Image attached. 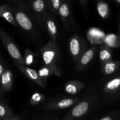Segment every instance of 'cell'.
I'll use <instances>...</instances> for the list:
<instances>
[{"label":"cell","mask_w":120,"mask_h":120,"mask_svg":"<svg viewBox=\"0 0 120 120\" xmlns=\"http://www.w3.org/2000/svg\"><path fill=\"white\" fill-rule=\"evenodd\" d=\"M70 53L75 63H77L82 55L86 51V43L79 35H73L69 41Z\"/></svg>","instance_id":"cell-5"},{"label":"cell","mask_w":120,"mask_h":120,"mask_svg":"<svg viewBox=\"0 0 120 120\" xmlns=\"http://www.w3.org/2000/svg\"><path fill=\"white\" fill-rule=\"evenodd\" d=\"M0 39L8 53L18 65H25L24 58L10 35L0 28Z\"/></svg>","instance_id":"cell-4"},{"label":"cell","mask_w":120,"mask_h":120,"mask_svg":"<svg viewBox=\"0 0 120 120\" xmlns=\"http://www.w3.org/2000/svg\"><path fill=\"white\" fill-rule=\"evenodd\" d=\"M0 17L15 27H18L14 16L12 7L6 4H0Z\"/></svg>","instance_id":"cell-13"},{"label":"cell","mask_w":120,"mask_h":120,"mask_svg":"<svg viewBox=\"0 0 120 120\" xmlns=\"http://www.w3.org/2000/svg\"><path fill=\"white\" fill-rule=\"evenodd\" d=\"M115 1H116L117 2H118V3L120 4V0H115Z\"/></svg>","instance_id":"cell-32"},{"label":"cell","mask_w":120,"mask_h":120,"mask_svg":"<svg viewBox=\"0 0 120 120\" xmlns=\"http://www.w3.org/2000/svg\"><path fill=\"white\" fill-rule=\"evenodd\" d=\"M38 54L34 53L29 48H26L25 50L24 58L25 66H30L34 64L38 57Z\"/></svg>","instance_id":"cell-22"},{"label":"cell","mask_w":120,"mask_h":120,"mask_svg":"<svg viewBox=\"0 0 120 120\" xmlns=\"http://www.w3.org/2000/svg\"><path fill=\"white\" fill-rule=\"evenodd\" d=\"M14 16L18 25L24 32L33 35L35 32V25L30 18L29 7L23 2L19 1L15 7H12Z\"/></svg>","instance_id":"cell-2"},{"label":"cell","mask_w":120,"mask_h":120,"mask_svg":"<svg viewBox=\"0 0 120 120\" xmlns=\"http://www.w3.org/2000/svg\"><path fill=\"white\" fill-rule=\"evenodd\" d=\"M99 94L95 88L87 93L84 98L60 120H81L92 112L97 106Z\"/></svg>","instance_id":"cell-1"},{"label":"cell","mask_w":120,"mask_h":120,"mask_svg":"<svg viewBox=\"0 0 120 120\" xmlns=\"http://www.w3.org/2000/svg\"><path fill=\"white\" fill-rule=\"evenodd\" d=\"M0 60H1V53H0Z\"/></svg>","instance_id":"cell-34"},{"label":"cell","mask_w":120,"mask_h":120,"mask_svg":"<svg viewBox=\"0 0 120 120\" xmlns=\"http://www.w3.org/2000/svg\"><path fill=\"white\" fill-rule=\"evenodd\" d=\"M118 34H120V27H119V30H118Z\"/></svg>","instance_id":"cell-33"},{"label":"cell","mask_w":120,"mask_h":120,"mask_svg":"<svg viewBox=\"0 0 120 120\" xmlns=\"http://www.w3.org/2000/svg\"><path fill=\"white\" fill-rule=\"evenodd\" d=\"M40 79L46 85L47 79L51 75H55L58 77L61 76V70L60 68H54L44 65L38 70Z\"/></svg>","instance_id":"cell-15"},{"label":"cell","mask_w":120,"mask_h":120,"mask_svg":"<svg viewBox=\"0 0 120 120\" xmlns=\"http://www.w3.org/2000/svg\"><path fill=\"white\" fill-rule=\"evenodd\" d=\"M45 99V97L43 94L39 92H35L30 97L29 100V104L31 105H38L44 101Z\"/></svg>","instance_id":"cell-23"},{"label":"cell","mask_w":120,"mask_h":120,"mask_svg":"<svg viewBox=\"0 0 120 120\" xmlns=\"http://www.w3.org/2000/svg\"><path fill=\"white\" fill-rule=\"evenodd\" d=\"M42 120H59L57 118H53V117H51V118H47L46 119H42Z\"/></svg>","instance_id":"cell-30"},{"label":"cell","mask_w":120,"mask_h":120,"mask_svg":"<svg viewBox=\"0 0 120 120\" xmlns=\"http://www.w3.org/2000/svg\"><path fill=\"white\" fill-rule=\"evenodd\" d=\"M84 87V84L79 80H74L68 82L65 84L64 90L65 92L70 95H75L80 92Z\"/></svg>","instance_id":"cell-16"},{"label":"cell","mask_w":120,"mask_h":120,"mask_svg":"<svg viewBox=\"0 0 120 120\" xmlns=\"http://www.w3.org/2000/svg\"><path fill=\"white\" fill-rule=\"evenodd\" d=\"M97 50V48L96 46H94L87 49L82 55L77 63H76V69L78 71H82L87 68L94 57Z\"/></svg>","instance_id":"cell-11"},{"label":"cell","mask_w":120,"mask_h":120,"mask_svg":"<svg viewBox=\"0 0 120 120\" xmlns=\"http://www.w3.org/2000/svg\"><path fill=\"white\" fill-rule=\"evenodd\" d=\"M119 37L115 35H109L104 37V41L105 42V44L109 46V47H117L120 45Z\"/></svg>","instance_id":"cell-24"},{"label":"cell","mask_w":120,"mask_h":120,"mask_svg":"<svg viewBox=\"0 0 120 120\" xmlns=\"http://www.w3.org/2000/svg\"><path fill=\"white\" fill-rule=\"evenodd\" d=\"M18 68L22 73L24 74L28 79L31 80L35 84L42 88L45 87L46 85L41 80L38 72L36 70L25 65H18Z\"/></svg>","instance_id":"cell-12"},{"label":"cell","mask_w":120,"mask_h":120,"mask_svg":"<svg viewBox=\"0 0 120 120\" xmlns=\"http://www.w3.org/2000/svg\"><path fill=\"white\" fill-rule=\"evenodd\" d=\"M102 93L106 100H112L118 96L120 93V76L107 81L103 87Z\"/></svg>","instance_id":"cell-8"},{"label":"cell","mask_w":120,"mask_h":120,"mask_svg":"<svg viewBox=\"0 0 120 120\" xmlns=\"http://www.w3.org/2000/svg\"><path fill=\"white\" fill-rule=\"evenodd\" d=\"M29 7L34 19L41 26L44 27L45 16L48 12L46 0H29Z\"/></svg>","instance_id":"cell-6"},{"label":"cell","mask_w":120,"mask_h":120,"mask_svg":"<svg viewBox=\"0 0 120 120\" xmlns=\"http://www.w3.org/2000/svg\"><path fill=\"white\" fill-rule=\"evenodd\" d=\"M82 98L77 97H65L60 99H54L44 104L43 109L45 110H56L70 108L80 101Z\"/></svg>","instance_id":"cell-7"},{"label":"cell","mask_w":120,"mask_h":120,"mask_svg":"<svg viewBox=\"0 0 120 120\" xmlns=\"http://www.w3.org/2000/svg\"><path fill=\"white\" fill-rule=\"evenodd\" d=\"M2 89H1V86H0V97L2 96Z\"/></svg>","instance_id":"cell-31"},{"label":"cell","mask_w":120,"mask_h":120,"mask_svg":"<svg viewBox=\"0 0 120 120\" xmlns=\"http://www.w3.org/2000/svg\"><path fill=\"white\" fill-rule=\"evenodd\" d=\"M59 15L64 28L67 30H70L73 24L72 11L70 1L63 0L59 11Z\"/></svg>","instance_id":"cell-9"},{"label":"cell","mask_w":120,"mask_h":120,"mask_svg":"<svg viewBox=\"0 0 120 120\" xmlns=\"http://www.w3.org/2000/svg\"><path fill=\"white\" fill-rule=\"evenodd\" d=\"M5 69V68L4 67L3 65H2V63H1V60H0V77H1V76H2V75L3 74Z\"/></svg>","instance_id":"cell-27"},{"label":"cell","mask_w":120,"mask_h":120,"mask_svg":"<svg viewBox=\"0 0 120 120\" xmlns=\"http://www.w3.org/2000/svg\"><path fill=\"white\" fill-rule=\"evenodd\" d=\"M44 65L54 68H59L60 52L57 43L50 41L40 49Z\"/></svg>","instance_id":"cell-3"},{"label":"cell","mask_w":120,"mask_h":120,"mask_svg":"<svg viewBox=\"0 0 120 120\" xmlns=\"http://www.w3.org/2000/svg\"><path fill=\"white\" fill-rule=\"evenodd\" d=\"M3 120H20V118L18 116H14V117H10V118H7V119H5Z\"/></svg>","instance_id":"cell-28"},{"label":"cell","mask_w":120,"mask_h":120,"mask_svg":"<svg viewBox=\"0 0 120 120\" xmlns=\"http://www.w3.org/2000/svg\"><path fill=\"white\" fill-rule=\"evenodd\" d=\"M120 63L118 61L110 60L101 65V72L105 75H110L114 73L118 69Z\"/></svg>","instance_id":"cell-18"},{"label":"cell","mask_w":120,"mask_h":120,"mask_svg":"<svg viewBox=\"0 0 120 120\" xmlns=\"http://www.w3.org/2000/svg\"><path fill=\"white\" fill-rule=\"evenodd\" d=\"M99 56L101 64H104L106 62L112 60V54L110 47L106 44L101 45L99 49Z\"/></svg>","instance_id":"cell-17"},{"label":"cell","mask_w":120,"mask_h":120,"mask_svg":"<svg viewBox=\"0 0 120 120\" xmlns=\"http://www.w3.org/2000/svg\"><path fill=\"white\" fill-rule=\"evenodd\" d=\"M43 26L49 34L52 42L57 43L58 31L54 18L50 13L48 12L45 16Z\"/></svg>","instance_id":"cell-10"},{"label":"cell","mask_w":120,"mask_h":120,"mask_svg":"<svg viewBox=\"0 0 120 120\" xmlns=\"http://www.w3.org/2000/svg\"><path fill=\"white\" fill-rule=\"evenodd\" d=\"M97 10L98 14L102 18L107 19L110 15V8L107 2L103 0L97 1Z\"/></svg>","instance_id":"cell-19"},{"label":"cell","mask_w":120,"mask_h":120,"mask_svg":"<svg viewBox=\"0 0 120 120\" xmlns=\"http://www.w3.org/2000/svg\"><path fill=\"white\" fill-rule=\"evenodd\" d=\"M98 120H116V116L112 114L107 115L102 117Z\"/></svg>","instance_id":"cell-25"},{"label":"cell","mask_w":120,"mask_h":120,"mask_svg":"<svg viewBox=\"0 0 120 120\" xmlns=\"http://www.w3.org/2000/svg\"><path fill=\"white\" fill-rule=\"evenodd\" d=\"M8 1H11V2H13V3L15 4H18L19 2V0H8Z\"/></svg>","instance_id":"cell-29"},{"label":"cell","mask_w":120,"mask_h":120,"mask_svg":"<svg viewBox=\"0 0 120 120\" xmlns=\"http://www.w3.org/2000/svg\"><path fill=\"white\" fill-rule=\"evenodd\" d=\"M13 75L9 69H5L3 74L0 77V86L2 89V93L8 92L12 88Z\"/></svg>","instance_id":"cell-14"},{"label":"cell","mask_w":120,"mask_h":120,"mask_svg":"<svg viewBox=\"0 0 120 120\" xmlns=\"http://www.w3.org/2000/svg\"><path fill=\"white\" fill-rule=\"evenodd\" d=\"M63 0H46L48 9L52 14L59 15V11Z\"/></svg>","instance_id":"cell-21"},{"label":"cell","mask_w":120,"mask_h":120,"mask_svg":"<svg viewBox=\"0 0 120 120\" xmlns=\"http://www.w3.org/2000/svg\"><path fill=\"white\" fill-rule=\"evenodd\" d=\"M69 1H71V0H69Z\"/></svg>","instance_id":"cell-35"},{"label":"cell","mask_w":120,"mask_h":120,"mask_svg":"<svg viewBox=\"0 0 120 120\" xmlns=\"http://www.w3.org/2000/svg\"><path fill=\"white\" fill-rule=\"evenodd\" d=\"M79 2L83 9H85V10L87 9V8L88 0H79Z\"/></svg>","instance_id":"cell-26"},{"label":"cell","mask_w":120,"mask_h":120,"mask_svg":"<svg viewBox=\"0 0 120 120\" xmlns=\"http://www.w3.org/2000/svg\"><path fill=\"white\" fill-rule=\"evenodd\" d=\"M15 116L11 109L7 104L0 101V120L7 119Z\"/></svg>","instance_id":"cell-20"}]
</instances>
